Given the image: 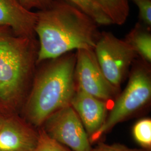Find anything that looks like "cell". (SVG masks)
<instances>
[{
	"label": "cell",
	"mask_w": 151,
	"mask_h": 151,
	"mask_svg": "<svg viewBox=\"0 0 151 151\" xmlns=\"http://www.w3.org/2000/svg\"><path fill=\"white\" fill-rule=\"evenodd\" d=\"M35 33L39 40L37 65L73 50L93 49L101 32L90 17L63 0L36 12Z\"/></svg>",
	"instance_id": "1"
},
{
	"label": "cell",
	"mask_w": 151,
	"mask_h": 151,
	"mask_svg": "<svg viewBox=\"0 0 151 151\" xmlns=\"http://www.w3.org/2000/svg\"><path fill=\"white\" fill-rule=\"evenodd\" d=\"M36 37L16 35L0 27V110L6 115L20 113L37 66Z\"/></svg>",
	"instance_id": "2"
},
{
	"label": "cell",
	"mask_w": 151,
	"mask_h": 151,
	"mask_svg": "<svg viewBox=\"0 0 151 151\" xmlns=\"http://www.w3.org/2000/svg\"><path fill=\"white\" fill-rule=\"evenodd\" d=\"M76 54L70 52L39 64L41 66L35 70L20 113L35 128H40L52 114L70 105L76 91Z\"/></svg>",
	"instance_id": "3"
},
{
	"label": "cell",
	"mask_w": 151,
	"mask_h": 151,
	"mask_svg": "<svg viewBox=\"0 0 151 151\" xmlns=\"http://www.w3.org/2000/svg\"><path fill=\"white\" fill-rule=\"evenodd\" d=\"M146 62H137L133 66L128 85L114 103L113 107L99 130L90 138L91 143L145 106L151 96V80Z\"/></svg>",
	"instance_id": "4"
},
{
	"label": "cell",
	"mask_w": 151,
	"mask_h": 151,
	"mask_svg": "<svg viewBox=\"0 0 151 151\" xmlns=\"http://www.w3.org/2000/svg\"><path fill=\"white\" fill-rule=\"evenodd\" d=\"M93 51L104 75L116 89L137 54L126 41L109 32H101Z\"/></svg>",
	"instance_id": "5"
},
{
	"label": "cell",
	"mask_w": 151,
	"mask_h": 151,
	"mask_svg": "<svg viewBox=\"0 0 151 151\" xmlns=\"http://www.w3.org/2000/svg\"><path fill=\"white\" fill-rule=\"evenodd\" d=\"M41 128L52 139L72 151H91L86 131L70 105L50 115Z\"/></svg>",
	"instance_id": "6"
},
{
	"label": "cell",
	"mask_w": 151,
	"mask_h": 151,
	"mask_svg": "<svg viewBox=\"0 0 151 151\" xmlns=\"http://www.w3.org/2000/svg\"><path fill=\"white\" fill-rule=\"evenodd\" d=\"M76 55L75 77L78 88L103 101L110 100L116 88L104 75L93 49H81Z\"/></svg>",
	"instance_id": "7"
},
{
	"label": "cell",
	"mask_w": 151,
	"mask_h": 151,
	"mask_svg": "<svg viewBox=\"0 0 151 151\" xmlns=\"http://www.w3.org/2000/svg\"><path fill=\"white\" fill-rule=\"evenodd\" d=\"M38 137V129L19 114L7 115L0 129V151H32Z\"/></svg>",
	"instance_id": "8"
},
{
	"label": "cell",
	"mask_w": 151,
	"mask_h": 151,
	"mask_svg": "<svg viewBox=\"0 0 151 151\" xmlns=\"http://www.w3.org/2000/svg\"><path fill=\"white\" fill-rule=\"evenodd\" d=\"M70 106L77 114L90 139L101 127L106 118L105 101L78 88Z\"/></svg>",
	"instance_id": "9"
},
{
	"label": "cell",
	"mask_w": 151,
	"mask_h": 151,
	"mask_svg": "<svg viewBox=\"0 0 151 151\" xmlns=\"http://www.w3.org/2000/svg\"><path fill=\"white\" fill-rule=\"evenodd\" d=\"M37 14L24 7L19 0H0V27L11 28L21 37H36Z\"/></svg>",
	"instance_id": "10"
},
{
	"label": "cell",
	"mask_w": 151,
	"mask_h": 151,
	"mask_svg": "<svg viewBox=\"0 0 151 151\" xmlns=\"http://www.w3.org/2000/svg\"><path fill=\"white\" fill-rule=\"evenodd\" d=\"M147 64L151 62V29L140 22L136 24L124 39Z\"/></svg>",
	"instance_id": "11"
},
{
	"label": "cell",
	"mask_w": 151,
	"mask_h": 151,
	"mask_svg": "<svg viewBox=\"0 0 151 151\" xmlns=\"http://www.w3.org/2000/svg\"><path fill=\"white\" fill-rule=\"evenodd\" d=\"M108 15L113 24L122 25L129 14L128 0H95Z\"/></svg>",
	"instance_id": "12"
},
{
	"label": "cell",
	"mask_w": 151,
	"mask_h": 151,
	"mask_svg": "<svg viewBox=\"0 0 151 151\" xmlns=\"http://www.w3.org/2000/svg\"><path fill=\"white\" fill-rule=\"evenodd\" d=\"M90 17L99 25L113 24L110 17L95 0H63Z\"/></svg>",
	"instance_id": "13"
},
{
	"label": "cell",
	"mask_w": 151,
	"mask_h": 151,
	"mask_svg": "<svg viewBox=\"0 0 151 151\" xmlns=\"http://www.w3.org/2000/svg\"><path fill=\"white\" fill-rule=\"evenodd\" d=\"M133 135L135 141L143 149L151 150V119H142L136 123L133 128Z\"/></svg>",
	"instance_id": "14"
},
{
	"label": "cell",
	"mask_w": 151,
	"mask_h": 151,
	"mask_svg": "<svg viewBox=\"0 0 151 151\" xmlns=\"http://www.w3.org/2000/svg\"><path fill=\"white\" fill-rule=\"evenodd\" d=\"M37 144L32 151H72L50 137L42 128H38Z\"/></svg>",
	"instance_id": "15"
},
{
	"label": "cell",
	"mask_w": 151,
	"mask_h": 151,
	"mask_svg": "<svg viewBox=\"0 0 151 151\" xmlns=\"http://www.w3.org/2000/svg\"><path fill=\"white\" fill-rule=\"evenodd\" d=\"M138 7L140 22L151 29V0H131Z\"/></svg>",
	"instance_id": "16"
},
{
	"label": "cell",
	"mask_w": 151,
	"mask_h": 151,
	"mask_svg": "<svg viewBox=\"0 0 151 151\" xmlns=\"http://www.w3.org/2000/svg\"><path fill=\"white\" fill-rule=\"evenodd\" d=\"M145 149L130 148L121 144L115 143L109 145L104 143H100L91 151H148Z\"/></svg>",
	"instance_id": "17"
},
{
	"label": "cell",
	"mask_w": 151,
	"mask_h": 151,
	"mask_svg": "<svg viewBox=\"0 0 151 151\" xmlns=\"http://www.w3.org/2000/svg\"><path fill=\"white\" fill-rule=\"evenodd\" d=\"M24 7L28 10L32 11L36 9L38 11L43 10L52 5L53 0H19Z\"/></svg>",
	"instance_id": "18"
},
{
	"label": "cell",
	"mask_w": 151,
	"mask_h": 151,
	"mask_svg": "<svg viewBox=\"0 0 151 151\" xmlns=\"http://www.w3.org/2000/svg\"><path fill=\"white\" fill-rule=\"evenodd\" d=\"M7 115H5L1 110H0V129L3 124V123L5 119L6 116Z\"/></svg>",
	"instance_id": "19"
},
{
	"label": "cell",
	"mask_w": 151,
	"mask_h": 151,
	"mask_svg": "<svg viewBox=\"0 0 151 151\" xmlns=\"http://www.w3.org/2000/svg\"><path fill=\"white\" fill-rule=\"evenodd\" d=\"M148 151H151V150H148Z\"/></svg>",
	"instance_id": "20"
}]
</instances>
